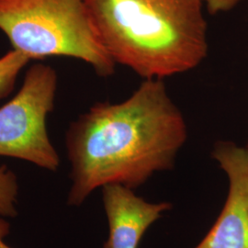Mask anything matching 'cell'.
Instances as JSON below:
<instances>
[{"mask_svg": "<svg viewBox=\"0 0 248 248\" xmlns=\"http://www.w3.org/2000/svg\"><path fill=\"white\" fill-rule=\"evenodd\" d=\"M5 219L0 217V248H12L4 241L9 232V223Z\"/></svg>", "mask_w": 248, "mask_h": 248, "instance_id": "10", "label": "cell"}, {"mask_svg": "<svg viewBox=\"0 0 248 248\" xmlns=\"http://www.w3.org/2000/svg\"><path fill=\"white\" fill-rule=\"evenodd\" d=\"M57 85V73L50 65L38 62L27 70L18 93L0 108V156L24 160L48 171L59 169L60 156L46 126Z\"/></svg>", "mask_w": 248, "mask_h": 248, "instance_id": "4", "label": "cell"}, {"mask_svg": "<svg viewBox=\"0 0 248 248\" xmlns=\"http://www.w3.org/2000/svg\"><path fill=\"white\" fill-rule=\"evenodd\" d=\"M30 61L25 54L14 49L0 57V99L11 93L19 73Z\"/></svg>", "mask_w": 248, "mask_h": 248, "instance_id": "7", "label": "cell"}, {"mask_svg": "<svg viewBox=\"0 0 248 248\" xmlns=\"http://www.w3.org/2000/svg\"><path fill=\"white\" fill-rule=\"evenodd\" d=\"M244 0H202L204 6L211 14H218L235 8Z\"/></svg>", "mask_w": 248, "mask_h": 248, "instance_id": "9", "label": "cell"}, {"mask_svg": "<svg viewBox=\"0 0 248 248\" xmlns=\"http://www.w3.org/2000/svg\"><path fill=\"white\" fill-rule=\"evenodd\" d=\"M0 31L31 60L71 57L101 78L115 71L85 0H0Z\"/></svg>", "mask_w": 248, "mask_h": 248, "instance_id": "3", "label": "cell"}, {"mask_svg": "<svg viewBox=\"0 0 248 248\" xmlns=\"http://www.w3.org/2000/svg\"><path fill=\"white\" fill-rule=\"evenodd\" d=\"M213 156L228 177V195L213 228L195 248H248V150L219 142Z\"/></svg>", "mask_w": 248, "mask_h": 248, "instance_id": "5", "label": "cell"}, {"mask_svg": "<svg viewBox=\"0 0 248 248\" xmlns=\"http://www.w3.org/2000/svg\"><path fill=\"white\" fill-rule=\"evenodd\" d=\"M101 188L108 223V237L103 248H138L151 225L172 208L169 202H147L121 184Z\"/></svg>", "mask_w": 248, "mask_h": 248, "instance_id": "6", "label": "cell"}, {"mask_svg": "<svg viewBox=\"0 0 248 248\" xmlns=\"http://www.w3.org/2000/svg\"><path fill=\"white\" fill-rule=\"evenodd\" d=\"M247 149H248V148H247Z\"/></svg>", "mask_w": 248, "mask_h": 248, "instance_id": "11", "label": "cell"}, {"mask_svg": "<svg viewBox=\"0 0 248 248\" xmlns=\"http://www.w3.org/2000/svg\"><path fill=\"white\" fill-rule=\"evenodd\" d=\"M18 182L10 169L0 165V217L13 218L18 214Z\"/></svg>", "mask_w": 248, "mask_h": 248, "instance_id": "8", "label": "cell"}, {"mask_svg": "<svg viewBox=\"0 0 248 248\" xmlns=\"http://www.w3.org/2000/svg\"><path fill=\"white\" fill-rule=\"evenodd\" d=\"M115 63L145 79L190 71L208 54L202 0H85Z\"/></svg>", "mask_w": 248, "mask_h": 248, "instance_id": "2", "label": "cell"}, {"mask_svg": "<svg viewBox=\"0 0 248 248\" xmlns=\"http://www.w3.org/2000/svg\"><path fill=\"white\" fill-rule=\"evenodd\" d=\"M187 138L185 118L163 79H145L120 103H98L65 133L71 165L67 204L78 207L98 187L134 189L174 167Z\"/></svg>", "mask_w": 248, "mask_h": 248, "instance_id": "1", "label": "cell"}]
</instances>
